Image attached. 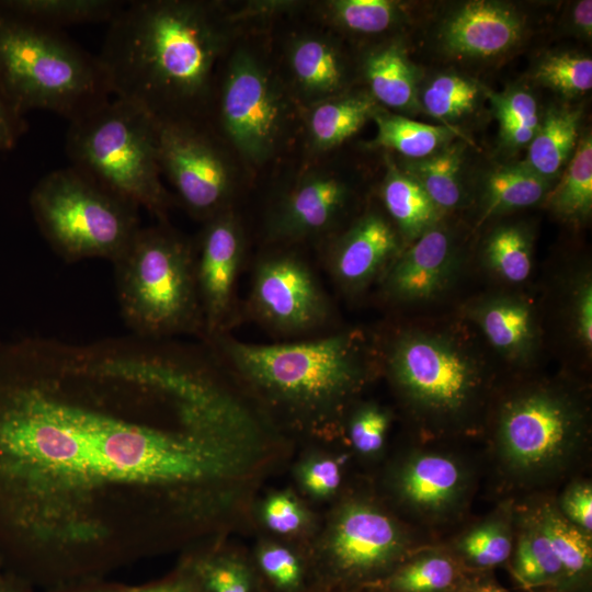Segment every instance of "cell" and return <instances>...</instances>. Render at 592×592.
<instances>
[{"mask_svg":"<svg viewBox=\"0 0 592 592\" xmlns=\"http://www.w3.org/2000/svg\"><path fill=\"white\" fill-rule=\"evenodd\" d=\"M0 89L16 112L71 122L111 99L102 66L60 30L0 8Z\"/></svg>","mask_w":592,"mask_h":592,"instance_id":"cell-4","label":"cell"},{"mask_svg":"<svg viewBox=\"0 0 592 592\" xmlns=\"http://www.w3.org/2000/svg\"><path fill=\"white\" fill-rule=\"evenodd\" d=\"M363 70L375 101L402 111L418 105V73L401 45L391 43L371 52Z\"/></svg>","mask_w":592,"mask_h":592,"instance_id":"cell-22","label":"cell"},{"mask_svg":"<svg viewBox=\"0 0 592 592\" xmlns=\"http://www.w3.org/2000/svg\"><path fill=\"white\" fill-rule=\"evenodd\" d=\"M224 43L214 4L134 0L109 23L96 57L114 98L157 121H193L209 94Z\"/></svg>","mask_w":592,"mask_h":592,"instance_id":"cell-2","label":"cell"},{"mask_svg":"<svg viewBox=\"0 0 592 592\" xmlns=\"http://www.w3.org/2000/svg\"><path fill=\"white\" fill-rule=\"evenodd\" d=\"M576 322L580 339L587 348L592 343V287L585 282L576 298Z\"/></svg>","mask_w":592,"mask_h":592,"instance_id":"cell-48","label":"cell"},{"mask_svg":"<svg viewBox=\"0 0 592 592\" xmlns=\"http://www.w3.org/2000/svg\"><path fill=\"white\" fill-rule=\"evenodd\" d=\"M34 587L14 572L0 569V592H34Z\"/></svg>","mask_w":592,"mask_h":592,"instance_id":"cell-51","label":"cell"},{"mask_svg":"<svg viewBox=\"0 0 592 592\" xmlns=\"http://www.w3.org/2000/svg\"><path fill=\"white\" fill-rule=\"evenodd\" d=\"M513 514L510 505L467 530L454 544V556L467 568L489 572L505 563L513 550Z\"/></svg>","mask_w":592,"mask_h":592,"instance_id":"cell-28","label":"cell"},{"mask_svg":"<svg viewBox=\"0 0 592 592\" xmlns=\"http://www.w3.org/2000/svg\"><path fill=\"white\" fill-rule=\"evenodd\" d=\"M524 33V19L511 5L470 1L453 12L442 29V42L452 54L491 58L514 47Z\"/></svg>","mask_w":592,"mask_h":592,"instance_id":"cell-17","label":"cell"},{"mask_svg":"<svg viewBox=\"0 0 592 592\" xmlns=\"http://www.w3.org/2000/svg\"><path fill=\"white\" fill-rule=\"evenodd\" d=\"M551 208L568 219H582L592 209V137L585 133L566 164L555 189L548 193Z\"/></svg>","mask_w":592,"mask_h":592,"instance_id":"cell-37","label":"cell"},{"mask_svg":"<svg viewBox=\"0 0 592 592\" xmlns=\"http://www.w3.org/2000/svg\"><path fill=\"white\" fill-rule=\"evenodd\" d=\"M332 23L354 33H382L398 22L400 5L390 0H334L326 4Z\"/></svg>","mask_w":592,"mask_h":592,"instance_id":"cell-40","label":"cell"},{"mask_svg":"<svg viewBox=\"0 0 592 592\" xmlns=\"http://www.w3.org/2000/svg\"><path fill=\"white\" fill-rule=\"evenodd\" d=\"M30 207L42 235L66 262L101 258L114 263L141 227L136 204L70 166L38 180Z\"/></svg>","mask_w":592,"mask_h":592,"instance_id":"cell-7","label":"cell"},{"mask_svg":"<svg viewBox=\"0 0 592 592\" xmlns=\"http://www.w3.org/2000/svg\"><path fill=\"white\" fill-rule=\"evenodd\" d=\"M463 144H447L432 156L412 160L402 170L420 184L439 210L452 209L463 198Z\"/></svg>","mask_w":592,"mask_h":592,"instance_id":"cell-34","label":"cell"},{"mask_svg":"<svg viewBox=\"0 0 592 592\" xmlns=\"http://www.w3.org/2000/svg\"><path fill=\"white\" fill-rule=\"evenodd\" d=\"M520 525L510 561L513 578L525 589L566 592L563 567L533 514L524 515Z\"/></svg>","mask_w":592,"mask_h":592,"instance_id":"cell-24","label":"cell"},{"mask_svg":"<svg viewBox=\"0 0 592 592\" xmlns=\"http://www.w3.org/2000/svg\"><path fill=\"white\" fill-rule=\"evenodd\" d=\"M452 263L451 236L435 225L391 264L385 277V287L397 299H428L444 286Z\"/></svg>","mask_w":592,"mask_h":592,"instance_id":"cell-19","label":"cell"},{"mask_svg":"<svg viewBox=\"0 0 592 592\" xmlns=\"http://www.w3.org/2000/svg\"><path fill=\"white\" fill-rule=\"evenodd\" d=\"M258 516L261 525L276 539L306 551L319 530L314 513L289 490H276L265 496L259 504Z\"/></svg>","mask_w":592,"mask_h":592,"instance_id":"cell-36","label":"cell"},{"mask_svg":"<svg viewBox=\"0 0 592 592\" xmlns=\"http://www.w3.org/2000/svg\"><path fill=\"white\" fill-rule=\"evenodd\" d=\"M534 79L567 96L585 93L592 88V59L574 53L550 54L538 62Z\"/></svg>","mask_w":592,"mask_h":592,"instance_id":"cell-41","label":"cell"},{"mask_svg":"<svg viewBox=\"0 0 592 592\" xmlns=\"http://www.w3.org/2000/svg\"><path fill=\"white\" fill-rule=\"evenodd\" d=\"M391 378L409 403L439 420H452L474 405L481 377L454 344L425 333H405L391 346Z\"/></svg>","mask_w":592,"mask_h":592,"instance_id":"cell-10","label":"cell"},{"mask_svg":"<svg viewBox=\"0 0 592 592\" xmlns=\"http://www.w3.org/2000/svg\"><path fill=\"white\" fill-rule=\"evenodd\" d=\"M251 556L266 592H306L317 584L307 551L299 546L265 538Z\"/></svg>","mask_w":592,"mask_h":592,"instance_id":"cell-32","label":"cell"},{"mask_svg":"<svg viewBox=\"0 0 592 592\" xmlns=\"http://www.w3.org/2000/svg\"><path fill=\"white\" fill-rule=\"evenodd\" d=\"M581 116V109H550L540 118L528 145L527 158L522 163L548 181L558 174L570 160L579 141Z\"/></svg>","mask_w":592,"mask_h":592,"instance_id":"cell-25","label":"cell"},{"mask_svg":"<svg viewBox=\"0 0 592 592\" xmlns=\"http://www.w3.org/2000/svg\"><path fill=\"white\" fill-rule=\"evenodd\" d=\"M390 418L386 410L376 405L356 409L348 424V439L360 455L374 456L385 444Z\"/></svg>","mask_w":592,"mask_h":592,"instance_id":"cell-43","label":"cell"},{"mask_svg":"<svg viewBox=\"0 0 592 592\" xmlns=\"http://www.w3.org/2000/svg\"><path fill=\"white\" fill-rule=\"evenodd\" d=\"M532 514L563 567L566 592L588 588L592 572L591 535L569 522L554 503H542Z\"/></svg>","mask_w":592,"mask_h":592,"instance_id":"cell-23","label":"cell"},{"mask_svg":"<svg viewBox=\"0 0 592 592\" xmlns=\"http://www.w3.org/2000/svg\"><path fill=\"white\" fill-rule=\"evenodd\" d=\"M558 509L573 525L591 535L592 487L588 481L569 485L560 497Z\"/></svg>","mask_w":592,"mask_h":592,"instance_id":"cell-45","label":"cell"},{"mask_svg":"<svg viewBox=\"0 0 592 592\" xmlns=\"http://www.w3.org/2000/svg\"><path fill=\"white\" fill-rule=\"evenodd\" d=\"M126 1L119 0H0V8L44 26L110 23Z\"/></svg>","mask_w":592,"mask_h":592,"instance_id":"cell-31","label":"cell"},{"mask_svg":"<svg viewBox=\"0 0 592 592\" xmlns=\"http://www.w3.org/2000/svg\"><path fill=\"white\" fill-rule=\"evenodd\" d=\"M68 123L69 166L163 220L172 198L160 178L158 121L133 103L111 98Z\"/></svg>","mask_w":592,"mask_h":592,"instance_id":"cell-6","label":"cell"},{"mask_svg":"<svg viewBox=\"0 0 592 592\" xmlns=\"http://www.w3.org/2000/svg\"><path fill=\"white\" fill-rule=\"evenodd\" d=\"M212 340L263 407L314 434L334 431L366 380L352 333L280 344L246 343L223 334Z\"/></svg>","mask_w":592,"mask_h":592,"instance_id":"cell-3","label":"cell"},{"mask_svg":"<svg viewBox=\"0 0 592 592\" xmlns=\"http://www.w3.org/2000/svg\"><path fill=\"white\" fill-rule=\"evenodd\" d=\"M486 258L491 269L512 283L525 281L532 270V246L526 230L520 226L496 229L486 243Z\"/></svg>","mask_w":592,"mask_h":592,"instance_id":"cell-39","label":"cell"},{"mask_svg":"<svg viewBox=\"0 0 592 592\" xmlns=\"http://www.w3.org/2000/svg\"><path fill=\"white\" fill-rule=\"evenodd\" d=\"M179 561L192 573L201 592H266L251 553L227 544L224 536L185 549Z\"/></svg>","mask_w":592,"mask_h":592,"instance_id":"cell-21","label":"cell"},{"mask_svg":"<svg viewBox=\"0 0 592 592\" xmlns=\"http://www.w3.org/2000/svg\"><path fill=\"white\" fill-rule=\"evenodd\" d=\"M219 115L227 137L244 158L260 162L273 152L283 122V103L269 73L246 52L229 61Z\"/></svg>","mask_w":592,"mask_h":592,"instance_id":"cell-12","label":"cell"},{"mask_svg":"<svg viewBox=\"0 0 592 592\" xmlns=\"http://www.w3.org/2000/svg\"><path fill=\"white\" fill-rule=\"evenodd\" d=\"M377 110L372 95H335L315 104L308 118L312 144L320 150L339 146L356 134Z\"/></svg>","mask_w":592,"mask_h":592,"instance_id":"cell-30","label":"cell"},{"mask_svg":"<svg viewBox=\"0 0 592 592\" xmlns=\"http://www.w3.org/2000/svg\"><path fill=\"white\" fill-rule=\"evenodd\" d=\"M469 592H509L500 587H497L496 584L486 585L482 588H478L476 590L469 591Z\"/></svg>","mask_w":592,"mask_h":592,"instance_id":"cell-53","label":"cell"},{"mask_svg":"<svg viewBox=\"0 0 592 592\" xmlns=\"http://www.w3.org/2000/svg\"><path fill=\"white\" fill-rule=\"evenodd\" d=\"M348 198L349 189L337 175L309 173L274 208L270 235L278 240H298L325 234L338 220Z\"/></svg>","mask_w":592,"mask_h":592,"instance_id":"cell-16","label":"cell"},{"mask_svg":"<svg viewBox=\"0 0 592 592\" xmlns=\"http://www.w3.org/2000/svg\"><path fill=\"white\" fill-rule=\"evenodd\" d=\"M372 118L377 133L372 146L394 150L411 160L432 156L448 144L453 132L401 115L376 110Z\"/></svg>","mask_w":592,"mask_h":592,"instance_id":"cell-33","label":"cell"},{"mask_svg":"<svg viewBox=\"0 0 592 592\" xmlns=\"http://www.w3.org/2000/svg\"><path fill=\"white\" fill-rule=\"evenodd\" d=\"M25 129L23 115L14 110L0 89V151L14 148Z\"/></svg>","mask_w":592,"mask_h":592,"instance_id":"cell-47","label":"cell"},{"mask_svg":"<svg viewBox=\"0 0 592 592\" xmlns=\"http://www.w3.org/2000/svg\"><path fill=\"white\" fill-rule=\"evenodd\" d=\"M388 162L382 187L385 207L402 236L417 240L435 226L440 210L411 175Z\"/></svg>","mask_w":592,"mask_h":592,"instance_id":"cell-29","label":"cell"},{"mask_svg":"<svg viewBox=\"0 0 592 592\" xmlns=\"http://www.w3.org/2000/svg\"><path fill=\"white\" fill-rule=\"evenodd\" d=\"M549 181L524 163L500 167L491 172L485 186L481 221L493 214L528 207L547 195Z\"/></svg>","mask_w":592,"mask_h":592,"instance_id":"cell-35","label":"cell"},{"mask_svg":"<svg viewBox=\"0 0 592 592\" xmlns=\"http://www.w3.org/2000/svg\"><path fill=\"white\" fill-rule=\"evenodd\" d=\"M1 568H4L3 565H2V561H1V558H0V569Z\"/></svg>","mask_w":592,"mask_h":592,"instance_id":"cell-54","label":"cell"},{"mask_svg":"<svg viewBox=\"0 0 592 592\" xmlns=\"http://www.w3.org/2000/svg\"><path fill=\"white\" fill-rule=\"evenodd\" d=\"M158 341L0 339V558L34 588L224 535L269 464L210 364Z\"/></svg>","mask_w":592,"mask_h":592,"instance_id":"cell-1","label":"cell"},{"mask_svg":"<svg viewBox=\"0 0 592 592\" xmlns=\"http://www.w3.org/2000/svg\"><path fill=\"white\" fill-rule=\"evenodd\" d=\"M477 321L489 342L504 355L526 357L535 343V327L527 303L516 298H496L477 311Z\"/></svg>","mask_w":592,"mask_h":592,"instance_id":"cell-27","label":"cell"},{"mask_svg":"<svg viewBox=\"0 0 592 592\" xmlns=\"http://www.w3.org/2000/svg\"><path fill=\"white\" fill-rule=\"evenodd\" d=\"M289 65L298 87L314 101L335 96L343 87L341 56L323 37L304 36L295 41L289 52Z\"/></svg>","mask_w":592,"mask_h":592,"instance_id":"cell-26","label":"cell"},{"mask_svg":"<svg viewBox=\"0 0 592 592\" xmlns=\"http://www.w3.org/2000/svg\"><path fill=\"white\" fill-rule=\"evenodd\" d=\"M158 159L161 173L192 215L208 220L226 210L231 192L228 163L194 121H158Z\"/></svg>","mask_w":592,"mask_h":592,"instance_id":"cell-11","label":"cell"},{"mask_svg":"<svg viewBox=\"0 0 592 592\" xmlns=\"http://www.w3.org/2000/svg\"><path fill=\"white\" fill-rule=\"evenodd\" d=\"M413 553L402 524L365 497L341 500L307 548L316 583L342 590L373 587Z\"/></svg>","mask_w":592,"mask_h":592,"instance_id":"cell-8","label":"cell"},{"mask_svg":"<svg viewBox=\"0 0 592 592\" xmlns=\"http://www.w3.org/2000/svg\"><path fill=\"white\" fill-rule=\"evenodd\" d=\"M571 24L573 30L585 39H591L592 35V1L582 0L574 4L571 12Z\"/></svg>","mask_w":592,"mask_h":592,"instance_id":"cell-50","label":"cell"},{"mask_svg":"<svg viewBox=\"0 0 592 592\" xmlns=\"http://www.w3.org/2000/svg\"><path fill=\"white\" fill-rule=\"evenodd\" d=\"M122 317L147 340L204 332L195 248L163 224L137 231L113 263Z\"/></svg>","mask_w":592,"mask_h":592,"instance_id":"cell-5","label":"cell"},{"mask_svg":"<svg viewBox=\"0 0 592 592\" xmlns=\"http://www.w3.org/2000/svg\"><path fill=\"white\" fill-rule=\"evenodd\" d=\"M250 295L257 317L280 333L300 334L317 329L331 314L318 278L295 254L262 258L253 273Z\"/></svg>","mask_w":592,"mask_h":592,"instance_id":"cell-13","label":"cell"},{"mask_svg":"<svg viewBox=\"0 0 592 592\" xmlns=\"http://www.w3.org/2000/svg\"><path fill=\"white\" fill-rule=\"evenodd\" d=\"M295 477L303 493L312 500L334 497L343 480V460L340 456L314 452L297 465Z\"/></svg>","mask_w":592,"mask_h":592,"instance_id":"cell-42","label":"cell"},{"mask_svg":"<svg viewBox=\"0 0 592 592\" xmlns=\"http://www.w3.org/2000/svg\"><path fill=\"white\" fill-rule=\"evenodd\" d=\"M470 485L465 464L430 451L405 456L392 469L389 487L396 501L420 517L448 516L464 502Z\"/></svg>","mask_w":592,"mask_h":592,"instance_id":"cell-15","label":"cell"},{"mask_svg":"<svg viewBox=\"0 0 592 592\" xmlns=\"http://www.w3.org/2000/svg\"><path fill=\"white\" fill-rule=\"evenodd\" d=\"M500 126L520 124L538 128L540 116L535 98L527 91L515 89L501 94L486 90Z\"/></svg>","mask_w":592,"mask_h":592,"instance_id":"cell-44","label":"cell"},{"mask_svg":"<svg viewBox=\"0 0 592 592\" xmlns=\"http://www.w3.org/2000/svg\"><path fill=\"white\" fill-rule=\"evenodd\" d=\"M128 584L113 582L104 578H91L62 583L46 592H126Z\"/></svg>","mask_w":592,"mask_h":592,"instance_id":"cell-49","label":"cell"},{"mask_svg":"<svg viewBox=\"0 0 592 592\" xmlns=\"http://www.w3.org/2000/svg\"><path fill=\"white\" fill-rule=\"evenodd\" d=\"M483 88L474 79L457 73L433 78L422 92L421 103L432 116L456 121L473 113Z\"/></svg>","mask_w":592,"mask_h":592,"instance_id":"cell-38","label":"cell"},{"mask_svg":"<svg viewBox=\"0 0 592 592\" xmlns=\"http://www.w3.org/2000/svg\"><path fill=\"white\" fill-rule=\"evenodd\" d=\"M242 255V232L231 213L224 210L206 220L195 249V277L209 339L221 334L231 312Z\"/></svg>","mask_w":592,"mask_h":592,"instance_id":"cell-14","label":"cell"},{"mask_svg":"<svg viewBox=\"0 0 592 592\" xmlns=\"http://www.w3.org/2000/svg\"><path fill=\"white\" fill-rule=\"evenodd\" d=\"M397 236L388 221L371 213L358 219L333 246L329 270L345 291L366 286L395 257Z\"/></svg>","mask_w":592,"mask_h":592,"instance_id":"cell-18","label":"cell"},{"mask_svg":"<svg viewBox=\"0 0 592 592\" xmlns=\"http://www.w3.org/2000/svg\"><path fill=\"white\" fill-rule=\"evenodd\" d=\"M584 440L585 421L579 406L561 392L534 388L509 398L501 407L494 456L514 482L537 483L562 474Z\"/></svg>","mask_w":592,"mask_h":592,"instance_id":"cell-9","label":"cell"},{"mask_svg":"<svg viewBox=\"0 0 592 592\" xmlns=\"http://www.w3.org/2000/svg\"><path fill=\"white\" fill-rule=\"evenodd\" d=\"M126 592H201V589L189 569L178 561L166 576L144 584L128 585Z\"/></svg>","mask_w":592,"mask_h":592,"instance_id":"cell-46","label":"cell"},{"mask_svg":"<svg viewBox=\"0 0 592 592\" xmlns=\"http://www.w3.org/2000/svg\"><path fill=\"white\" fill-rule=\"evenodd\" d=\"M306 592H374V591L369 588L358 589V590H342V589H334V588L316 584L315 587H312Z\"/></svg>","mask_w":592,"mask_h":592,"instance_id":"cell-52","label":"cell"},{"mask_svg":"<svg viewBox=\"0 0 592 592\" xmlns=\"http://www.w3.org/2000/svg\"><path fill=\"white\" fill-rule=\"evenodd\" d=\"M494 584L489 572L464 566L449 550L414 551L389 576L369 587L374 592H469Z\"/></svg>","mask_w":592,"mask_h":592,"instance_id":"cell-20","label":"cell"}]
</instances>
